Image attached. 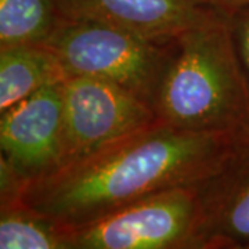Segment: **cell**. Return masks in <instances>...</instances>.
Wrapping results in <instances>:
<instances>
[{"label":"cell","mask_w":249,"mask_h":249,"mask_svg":"<svg viewBox=\"0 0 249 249\" xmlns=\"http://www.w3.org/2000/svg\"><path fill=\"white\" fill-rule=\"evenodd\" d=\"M238 134L188 132L157 121L28 181L22 201L70 229L83 226L152 194L199 184L220 166Z\"/></svg>","instance_id":"obj_1"},{"label":"cell","mask_w":249,"mask_h":249,"mask_svg":"<svg viewBox=\"0 0 249 249\" xmlns=\"http://www.w3.org/2000/svg\"><path fill=\"white\" fill-rule=\"evenodd\" d=\"M229 17L175 37L151 100L160 122L198 133L238 134L249 127V94Z\"/></svg>","instance_id":"obj_2"},{"label":"cell","mask_w":249,"mask_h":249,"mask_svg":"<svg viewBox=\"0 0 249 249\" xmlns=\"http://www.w3.org/2000/svg\"><path fill=\"white\" fill-rule=\"evenodd\" d=\"M173 40H152L88 18H65L43 45L58 57L67 78L106 80L151 107Z\"/></svg>","instance_id":"obj_3"},{"label":"cell","mask_w":249,"mask_h":249,"mask_svg":"<svg viewBox=\"0 0 249 249\" xmlns=\"http://www.w3.org/2000/svg\"><path fill=\"white\" fill-rule=\"evenodd\" d=\"M198 222L196 187H178L71 227L68 249H196Z\"/></svg>","instance_id":"obj_4"},{"label":"cell","mask_w":249,"mask_h":249,"mask_svg":"<svg viewBox=\"0 0 249 249\" xmlns=\"http://www.w3.org/2000/svg\"><path fill=\"white\" fill-rule=\"evenodd\" d=\"M62 101L64 151L60 169L158 121L150 104L133 93L88 76L65 78Z\"/></svg>","instance_id":"obj_5"},{"label":"cell","mask_w":249,"mask_h":249,"mask_svg":"<svg viewBox=\"0 0 249 249\" xmlns=\"http://www.w3.org/2000/svg\"><path fill=\"white\" fill-rule=\"evenodd\" d=\"M62 82L43 88L0 114V158L25 183L61 168Z\"/></svg>","instance_id":"obj_6"},{"label":"cell","mask_w":249,"mask_h":249,"mask_svg":"<svg viewBox=\"0 0 249 249\" xmlns=\"http://www.w3.org/2000/svg\"><path fill=\"white\" fill-rule=\"evenodd\" d=\"M196 249H249V127L220 166L196 184Z\"/></svg>","instance_id":"obj_7"},{"label":"cell","mask_w":249,"mask_h":249,"mask_svg":"<svg viewBox=\"0 0 249 249\" xmlns=\"http://www.w3.org/2000/svg\"><path fill=\"white\" fill-rule=\"evenodd\" d=\"M64 18H88L152 40L183 32L230 14L212 0H60Z\"/></svg>","instance_id":"obj_8"},{"label":"cell","mask_w":249,"mask_h":249,"mask_svg":"<svg viewBox=\"0 0 249 249\" xmlns=\"http://www.w3.org/2000/svg\"><path fill=\"white\" fill-rule=\"evenodd\" d=\"M65 78L58 57L43 43L0 47V114Z\"/></svg>","instance_id":"obj_9"},{"label":"cell","mask_w":249,"mask_h":249,"mask_svg":"<svg viewBox=\"0 0 249 249\" xmlns=\"http://www.w3.org/2000/svg\"><path fill=\"white\" fill-rule=\"evenodd\" d=\"M70 227L37 212L22 199L0 205L1 249H68Z\"/></svg>","instance_id":"obj_10"},{"label":"cell","mask_w":249,"mask_h":249,"mask_svg":"<svg viewBox=\"0 0 249 249\" xmlns=\"http://www.w3.org/2000/svg\"><path fill=\"white\" fill-rule=\"evenodd\" d=\"M64 19L60 0H0V47L45 43Z\"/></svg>","instance_id":"obj_11"},{"label":"cell","mask_w":249,"mask_h":249,"mask_svg":"<svg viewBox=\"0 0 249 249\" xmlns=\"http://www.w3.org/2000/svg\"><path fill=\"white\" fill-rule=\"evenodd\" d=\"M229 22L235 54L249 94V7L231 13Z\"/></svg>","instance_id":"obj_12"},{"label":"cell","mask_w":249,"mask_h":249,"mask_svg":"<svg viewBox=\"0 0 249 249\" xmlns=\"http://www.w3.org/2000/svg\"><path fill=\"white\" fill-rule=\"evenodd\" d=\"M212 3L216 7L230 14L237 10L249 7V0H212Z\"/></svg>","instance_id":"obj_13"}]
</instances>
